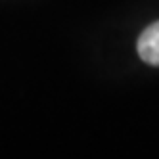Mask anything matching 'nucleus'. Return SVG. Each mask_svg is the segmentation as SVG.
Segmentation results:
<instances>
[{
	"mask_svg": "<svg viewBox=\"0 0 159 159\" xmlns=\"http://www.w3.org/2000/svg\"><path fill=\"white\" fill-rule=\"evenodd\" d=\"M138 56L146 63L159 67V21L146 27L138 37Z\"/></svg>",
	"mask_w": 159,
	"mask_h": 159,
	"instance_id": "1",
	"label": "nucleus"
}]
</instances>
